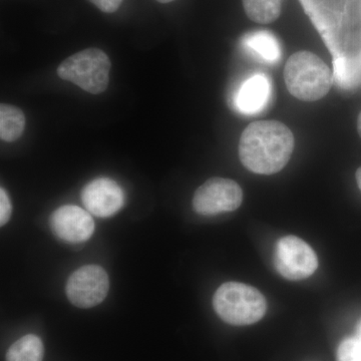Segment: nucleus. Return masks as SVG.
<instances>
[{
	"label": "nucleus",
	"mask_w": 361,
	"mask_h": 361,
	"mask_svg": "<svg viewBox=\"0 0 361 361\" xmlns=\"http://www.w3.org/2000/svg\"><path fill=\"white\" fill-rule=\"evenodd\" d=\"M244 44L251 51H255L265 61L274 63L280 59V47L278 40L272 33L256 32L249 33L244 39Z\"/></svg>",
	"instance_id": "nucleus-13"
},
{
	"label": "nucleus",
	"mask_w": 361,
	"mask_h": 361,
	"mask_svg": "<svg viewBox=\"0 0 361 361\" xmlns=\"http://www.w3.org/2000/svg\"><path fill=\"white\" fill-rule=\"evenodd\" d=\"M356 180H357L358 188H360L361 192V167L357 169L356 171Z\"/></svg>",
	"instance_id": "nucleus-18"
},
{
	"label": "nucleus",
	"mask_w": 361,
	"mask_h": 361,
	"mask_svg": "<svg viewBox=\"0 0 361 361\" xmlns=\"http://www.w3.org/2000/svg\"><path fill=\"white\" fill-rule=\"evenodd\" d=\"M338 361H361V342L357 337L344 339L337 350Z\"/></svg>",
	"instance_id": "nucleus-15"
},
{
	"label": "nucleus",
	"mask_w": 361,
	"mask_h": 361,
	"mask_svg": "<svg viewBox=\"0 0 361 361\" xmlns=\"http://www.w3.org/2000/svg\"><path fill=\"white\" fill-rule=\"evenodd\" d=\"M356 337H357L358 341L361 342V320L358 322L357 329H356Z\"/></svg>",
	"instance_id": "nucleus-19"
},
{
	"label": "nucleus",
	"mask_w": 361,
	"mask_h": 361,
	"mask_svg": "<svg viewBox=\"0 0 361 361\" xmlns=\"http://www.w3.org/2000/svg\"><path fill=\"white\" fill-rule=\"evenodd\" d=\"M213 306L221 319L244 326L262 319L267 310L265 297L255 287L240 282H226L213 297Z\"/></svg>",
	"instance_id": "nucleus-3"
},
{
	"label": "nucleus",
	"mask_w": 361,
	"mask_h": 361,
	"mask_svg": "<svg viewBox=\"0 0 361 361\" xmlns=\"http://www.w3.org/2000/svg\"><path fill=\"white\" fill-rule=\"evenodd\" d=\"M271 87L268 78L263 73H256L242 84L237 92L236 106L241 113H258L270 99Z\"/></svg>",
	"instance_id": "nucleus-10"
},
{
	"label": "nucleus",
	"mask_w": 361,
	"mask_h": 361,
	"mask_svg": "<svg viewBox=\"0 0 361 361\" xmlns=\"http://www.w3.org/2000/svg\"><path fill=\"white\" fill-rule=\"evenodd\" d=\"M25 116L20 109L11 104L0 106V137L11 142L20 139L25 129Z\"/></svg>",
	"instance_id": "nucleus-11"
},
{
	"label": "nucleus",
	"mask_w": 361,
	"mask_h": 361,
	"mask_svg": "<svg viewBox=\"0 0 361 361\" xmlns=\"http://www.w3.org/2000/svg\"><path fill=\"white\" fill-rule=\"evenodd\" d=\"M243 191L238 183L225 178H211L195 192V212L203 216L232 212L241 206Z\"/></svg>",
	"instance_id": "nucleus-6"
},
{
	"label": "nucleus",
	"mask_w": 361,
	"mask_h": 361,
	"mask_svg": "<svg viewBox=\"0 0 361 361\" xmlns=\"http://www.w3.org/2000/svg\"><path fill=\"white\" fill-rule=\"evenodd\" d=\"M92 4L106 13H113L120 8L123 0H90Z\"/></svg>",
	"instance_id": "nucleus-17"
},
{
	"label": "nucleus",
	"mask_w": 361,
	"mask_h": 361,
	"mask_svg": "<svg viewBox=\"0 0 361 361\" xmlns=\"http://www.w3.org/2000/svg\"><path fill=\"white\" fill-rule=\"evenodd\" d=\"M357 130H358V134H360V137H361V111H360V116H358Z\"/></svg>",
	"instance_id": "nucleus-20"
},
{
	"label": "nucleus",
	"mask_w": 361,
	"mask_h": 361,
	"mask_svg": "<svg viewBox=\"0 0 361 361\" xmlns=\"http://www.w3.org/2000/svg\"><path fill=\"white\" fill-rule=\"evenodd\" d=\"M110 281L106 270L97 265L82 266L75 271L66 283V295L73 305L90 308L103 302L108 295Z\"/></svg>",
	"instance_id": "nucleus-7"
},
{
	"label": "nucleus",
	"mask_w": 361,
	"mask_h": 361,
	"mask_svg": "<svg viewBox=\"0 0 361 361\" xmlns=\"http://www.w3.org/2000/svg\"><path fill=\"white\" fill-rule=\"evenodd\" d=\"M274 262L279 274L293 281L311 276L318 267L314 250L302 239L292 235L278 240Z\"/></svg>",
	"instance_id": "nucleus-5"
},
{
	"label": "nucleus",
	"mask_w": 361,
	"mask_h": 361,
	"mask_svg": "<svg viewBox=\"0 0 361 361\" xmlns=\"http://www.w3.org/2000/svg\"><path fill=\"white\" fill-rule=\"evenodd\" d=\"M157 1L161 2V4H169V2L174 1V0H157Z\"/></svg>",
	"instance_id": "nucleus-21"
},
{
	"label": "nucleus",
	"mask_w": 361,
	"mask_h": 361,
	"mask_svg": "<svg viewBox=\"0 0 361 361\" xmlns=\"http://www.w3.org/2000/svg\"><path fill=\"white\" fill-rule=\"evenodd\" d=\"M44 348L42 339L27 334L14 342L6 353V361H42Z\"/></svg>",
	"instance_id": "nucleus-12"
},
{
	"label": "nucleus",
	"mask_w": 361,
	"mask_h": 361,
	"mask_svg": "<svg viewBox=\"0 0 361 361\" xmlns=\"http://www.w3.org/2000/svg\"><path fill=\"white\" fill-rule=\"evenodd\" d=\"M13 212L11 198L4 188L0 189V224L4 226L8 222Z\"/></svg>",
	"instance_id": "nucleus-16"
},
{
	"label": "nucleus",
	"mask_w": 361,
	"mask_h": 361,
	"mask_svg": "<svg viewBox=\"0 0 361 361\" xmlns=\"http://www.w3.org/2000/svg\"><path fill=\"white\" fill-rule=\"evenodd\" d=\"M51 227L56 236L68 243L87 241L94 232V222L89 211L80 207H59L51 217Z\"/></svg>",
	"instance_id": "nucleus-9"
},
{
	"label": "nucleus",
	"mask_w": 361,
	"mask_h": 361,
	"mask_svg": "<svg viewBox=\"0 0 361 361\" xmlns=\"http://www.w3.org/2000/svg\"><path fill=\"white\" fill-rule=\"evenodd\" d=\"M282 0H243L244 11L251 20L257 23H273L281 13Z\"/></svg>",
	"instance_id": "nucleus-14"
},
{
	"label": "nucleus",
	"mask_w": 361,
	"mask_h": 361,
	"mask_svg": "<svg viewBox=\"0 0 361 361\" xmlns=\"http://www.w3.org/2000/svg\"><path fill=\"white\" fill-rule=\"evenodd\" d=\"M82 203L92 215L108 218L118 213L125 205V194L115 180L97 178L85 185L82 191Z\"/></svg>",
	"instance_id": "nucleus-8"
},
{
	"label": "nucleus",
	"mask_w": 361,
	"mask_h": 361,
	"mask_svg": "<svg viewBox=\"0 0 361 361\" xmlns=\"http://www.w3.org/2000/svg\"><path fill=\"white\" fill-rule=\"evenodd\" d=\"M294 142L291 130L283 123L271 120L251 123L240 137V161L255 174H276L290 160Z\"/></svg>",
	"instance_id": "nucleus-1"
},
{
	"label": "nucleus",
	"mask_w": 361,
	"mask_h": 361,
	"mask_svg": "<svg viewBox=\"0 0 361 361\" xmlns=\"http://www.w3.org/2000/svg\"><path fill=\"white\" fill-rule=\"evenodd\" d=\"M285 84L292 96L304 102H316L329 94L332 73L319 56L310 51H298L287 61Z\"/></svg>",
	"instance_id": "nucleus-2"
},
{
	"label": "nucleus",
	"mask_w": 361,
	"mask_h": 361,
	"mask_svg": "<svg viewBox=\"0 0 361 361\" xmlns=\"http://www.w3.org/2000/svg\"><path fill=\"white\" fill-rule=\"evenodd\" d=\"M111 66L106 52L90 47L65 59L59 66L58 75L61 80L73 82L90 94H99L110 82Z\"/></svg>",
	"instance_id": "nucleus-4"
}]
</instances>
